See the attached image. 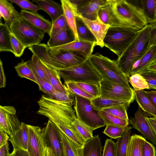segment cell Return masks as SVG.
I'll use <instances>...</instances> for the list:
<instances>
[{
	"instance_id": "54",
	"label": "cell",
	"mask_w": 156,
	"mask_h": 156,
	"mask_svg": "<svg viewBox=\"0 0 156 156\" xmlns=\"http://www.w3.org/2000/svg\"><path fill=\"white\" fill-rule=\"evenodd\" d=\"M8 142L0 147V156H8L10 154L9 151Z\"/></svg>"
},
{
	"instance_id": "31",
	"label": "cell",
	"mask_w": 156,
	"mask_h": 156,
	"mask_svg": "<svg viewBox=\"0 0 156 156\" xmlns=\"http://www.w3.org/2000/svg\"><path fill=\"white\" fill-rule=\"evenodd\" d=\"M139 2L148 24H155L156 0H139Z\"/></svg>"
},
{
	"instance_id": "34",
	"label": "cell",
	"mask_w": 156,
	"mask_h": 156,
	"mask_svg": "<svg viewBox=\"0 0 156 156\" xmlns=\"http://www.w3.org/2000/svg\"><path fill=\"white\" fill-rule=\"evenodd\" d=\"M76 25L79 41L96 43L94 37L79 16L76 17Z\"/></svg>"
},
{
	"instance_id": "28",
	"label": "cell",
	"mask_w": 156,
	"mask_h": 156,
	"mask_svg": "<svg viewBox=\"0 0 156 156\" xmlns=\"http://www.w3.org/2000/svg\"><path fill=\"white\" fill-rule=\"evenodd\" d=\"M91 102L94 107L99 111L119 105H126L129 106L131 104L126 101L106 98L101 96L93 99L91 100Z\"/></svg>"
},
{
	"instance_id": "10",
	"label": "cell",
	"mask_w": 156,
	"mask_h": 156,
	"mask_svg": "<svg viewBox=\"0 0 156 156\" xmlns=\"http://www.w3.org/2000/svg\"><path fill=\"white\" fill-rule=\"evenodd\" d=\"M29 131L27 152L30 156H46L47 145L42 129L38 126L27 124Z\"/></svg>"
},
{
	"instance_id": "18",
	"label": "cell",
	"mask_w": 156,
	"mask_h": 156,
	"mask_svg": "<svg viewBox=\"0 0 156 156\" xmlns=\"http://www.w3.org/2000/svg\"><path fill=\"white\" fill-rule=\"evenodd\" d=\"M9 140L13 149L22 150L27 151L29 140V131L27 124L21 122L20 129Z\"/></svg>"
},
{
	"instance_id": "39",
	"label": "cell",
	"mask_w": 156,
	"mask_h": 156,
	"mask_svg": "<svg viewBox=\"0 0 156 156\" xmlns=\"http://www.w3.org/2000/svg\"><path fill=\"white\" fill-rule=\"evenodd\" d=\"M74 123L77 129L86 142L93 137V130L89 126L77 118L74 121Z\"/></svg>"
},
{
	"instance_id": "14",
	"label": "cell",
	"mask_w": 156,
	"mask_h": 156,
	"mask_svg": "<svg viewBox=\"0 0 156 156\" xmlns=\"http://www.w3.org/2000/svg\"><path fill=\"white\" fill-rule=\"evenodd\" d=\"M79 16L94 37L96 45L99 46L101 48L104 47L105 46L104 39L110 26L104 23L98 16L96 20H91L81 16Z\"/></svg>"
},
{
	"instance_id": "5",
	"label": "cell",
	"mask_w": 156,
	"mask_h": 156,
	"mask_svg": "<svg viewBox=\"0 0 156 156\" xmlns=\"http://www.w3.org/2000/svg\"><path fill=\"white\" fill-rule=\"evenodd\" d=\"M139 31L123 26L110 27L104 39L105 46L120 57Z\"/></svg>"
},
{
	"instance_id": "8",
	"label": "cell",
	"mask_w": 156,
	"mask_h": 156,
	"mask_svg": "<svg viewBox=\"0 0 156 156\" xmlns=\"http://www.w3.org/2000/svg\"><path fill=\"white\" fill-rule=\"evenodd\" d=\"M74 96V108L77 118L93 130L106 126L98 110L92 104L91 100L78 95Z\"/></svg>"
},
{
	"instance_id": "38",
	"label": "cell",
	"mask_w": 156,
	"mask_h": 156,
	"mask_svg": "<svg viewBox=\"0 0 156 156\" xmlns=\"http://www.w3.org/2000/svg\"><path fill=\"white\" fill-rule=\"evenodd\" d=\"M129 78V82L133 88L134 90L150 89L147 82L140 74H133L131 75Z\"/></svg>"
},
{
	"instance_id": "47",
	"label": "cell",
	"mask_w": 156,
	"mask_h": 156,
	"mask_svg": "<svg viewBox=\"0 0 156 156\" xmlns=\"http://www.w3.org/2000/svg\"><path fill=\"white\" fill-rule=\"evenodd\" d=\"M50 97L58 101L69 104L72 106L73 105L75 99L73 94L71 93L67 94L56 91Z\"/></svg>"
},
{
	"instance_id": "25",
	"label": "cell",
	"mask_w": 156,
	"mask_h": 156,
	"mask_svg": "<svg viewBox=\"0 0 156 156\" xmlns=\"http://www.w3.org/2000/svg\"><path fill=\"white\" fill-rule=\"evenodd\" d=\"M102 146L98 135H95L85 143L83 156H102Z\"/></svg>"
},
{
	"instance_id": "11",
	"label": "cell",
	"mask_w": 156,
	"mask_h": 156,
	"mask_svg": "<svg viewBox=\"0 0 156 156\" xmlns=\"http://www.w3.org/2000/svg\"><path fill=\"white\" fill-rule=\"evenodd\" d=\"M60 129L48 120L42 129V134L47 147L51 148L56 156H65Z\"/></svg>"
},
{
	"instance_id": "37",
	"label": "cell",
	"mask_w": 156,
	"mask_h": 156,
	"mask_svg": "<svg viewBox=\"0 0 156 156\" xmlns=\"http://www.w3.org/2000/svg\"><path fill=\"white\" fill-rule=\"evenodd\" d=\"M99 113L106 126L112 125L125 127L128 126L129 121L121 119L103 111H99Z\"/></svg>"
},
{
	"instance_id": "64",
	"label": "cell",
	"mask_w": 156,
	"mask_h": 156,
	"mask_svg": "<svg viewBox=\"0 0 156 156\" xmlns=\"http://www.w3.org/2000/svg\"><path fill=\"white\" fill-rule=\"evenodd\" d=\"M155 24L156 25V23Z\"/></svg>"
},
{
	"instance_id": "36",
	"label": "cell",
	"mask_w": 156,
	"mask_h": 156,
	"mask_svg": "<svg viewBox=\"0 0 156 156\" xmlns=\"http://www.w3.org/2000/svg\"><path fill=\"white\" fill-rule=\"evenodd\" d=\"M28 63L35 75L40 79L49 82L42 62L35 55L33 54Z\"/></svg>"
},
{
	"instance_id": "29",
	"label": "cell",
	"mask_w": 156,
	"mask_h": 156,
	"mask_svg": "<svg viewBox=\"0 0 156 156\" xmlns=\"http://www.w3.org/2000/svg\"><path fill=\"white\" fill-rule=\"evenodd\" d=\"M65 156H83V148L78 147L60 129Z\"/></svg>"
},
{
	"instance_id": "52",
	"label": "cell",
	"mask_w": 156,
	"mask_h": 156,
	"mask_svg": "<svg viewBox=\"0 0 156 156\" xmlns=\"http://www.w3.org/2000/svg\"><path fill=\"white\" fill-rule=\"evenodd\" d=\"M9 136L5 131L0 127V147L8 142L10 138Z\"/></svg>"
},
{
	"instance_id": "53",
	"label": "cell",
	"mask_w": 156,
	"mask_h": 156,
	"mask_svg": "<svg viewBox=\"0 0 156 156\" xmlns=\"http://www.w3.org/2000/svg\"><path fill=\"white\" fill-rule=\"evenodd\" d=\"M0 88L5 87L6 84V78L3 69L2 62L0 60Z\"/></svg>"
},
{
	"instance_id": "12",
	"label": "cell",
	"mask_w": 156,
	"mask_h": 156,
	"mask_svg": "<svg viewBox=\"0 0 156 156\" xmlns=\"http://www.w3.org/2000/svg\"><path fill=\"white\" fill-rule=\"evenodd\" d=\"M20 122L16 115L15 107L0 106V127L12 137L20 128Z\"/></svg>"
},
{
	"instance_id": "51",
	"label": "cell",
	"mask_w": 156,
	"mask_h": 156,
	"mask_svg": "<svg viewBox=\"0 0 156 156\" xmlns=\"http://www.w3.org/2000/svg\"><path fill=\"white\" fill-rule=\"evenodd\" d=\"M143 156H156V151L154 146L144 138L142 145Z\"/></svg>"
},
{
	"instance_id": "56",
	"label": "cell",
	"mask_w": 156,
	"mask_h": 156,
	"mask_svg": "<svg viewBox=\"0 0 156 156\" xmlns=\"http://www.w3.org/2000/svg\"><path fill=\"white\" fill-rule=\"evenodd\" d=\"M12 156H30L27 151L22 150L13 149Z\"/></svg>"
},
{
	"instance_id": "23",
	"label": "cell",
	"mask_w": 156,
	"mask_h": 156,
	"mask_svg": "<svg viewBox=\"0 0 156 156\" xmlns=\"http://www.w3.org/2000/svg\"><path fill=\"white\" fill-rule=\"evenodd\" d=\"M156 59V43L153 44L143 57L134 65L130 76L139 73L146 69Z\"/></svg>"
},
{
	"instance_id": "22",
	"label": "cell",
	"mask_w": 156,
	"mask_h": 156,
	"mask_svg": "<svg viewBox=\"0 0 156 156\" xmlns=\"http://www.w3.org/2000/svg\"><path fill=\"white\" fill-rule=\"evenodd\" d=\"M0 19L2 17L5 23L9 27L16 19L20 16V13L15 9L11 2L6 0H0Z\"/></svg>"
},
{
	"instance_id": "6",
	"label": "cell",
	"mask_w": 156,
	"mask_h": 156,
	"mask_svg": "<svg viewBox=\"0 0 156 156\" xmlns=\"http://www.w3.org/2000/svg\"><path fill=\"white\" fill-rule=\"evenodd\" d=\"M57 71L64 82L99 84L102 79L89 58L78 65Z\"/></svg>"
},
{
	"instance_id": "55",
	"label": "cell",
	"mask_w": 156,
	"mask_h": 156,
	"mask_svg": "<svg viewBox=\"0 0 156 156\" xmlns=\"http://www.w3.org/2000/svg\"><path fill=\"white\" fill-rule=\"evenodd\" d=\"M146 93L156 108V90L146 91Z\"/></svg>"
},
{
	"instance_id": "30",
	"label": "cell",
	"mask_w": 156,
	"mask_h": 156,
	"mask_svg": "<svg viewBox=\"0 0 156 156\" xmlns=\"http://www.w3.org/2000/svg\"><path fill=\"white\" fill-rule=\"evenodd\" d=\"M0 23V51H8L13 53L12 47L9 27L1 21Z\"/></svg>"
},
{
	"instance_id": "48",
	"label": "cell",
	"mask_w": 156,
	"mask_h": 156,
	"mask_svg": "<svg viewBox=\"0 0 156 156\" xmlns=\"http://www.w3.org/2000/svg\"><path fill=\"white\" fill-rule=\"evenodd\" d=\"M35 76L39 90L45 94L46 95L50 97L56 92L54 88L49 82L44 80Z\"/></svg>"
},
{
	"instance_id": "16",
	"label": "cell",
	"mask_w": 156,
	"mask_h": 156,
	"mask_svg": "<svg viewBox=\"0 0 156 156\" xmlns=\"http://www.w3.org/2000/svg\"><path fill=\"white\" fill-rule=\"evenodd\" d=\"M95 42L84 41H74L68 44L50 48L55 51H74L82 52L89 58L92 53L95 46Z\"/></svg>"
},
{
	"instance_id": "63",
	"label": "cell",
	"mask_w": 156,
	"mask_h": 156,
	"mask_svg": "<svg viewBox=\"0 0 156 156\" xmlns=\"http://www.w3.org/2000/svg\"><path fill=\"white\" fill-rule=\"evenodd\" d=\"M8 156H12V154L11 153Z\"/></svg>"
},
{
	"instance_id": "42",
	"label": "cell",
	"mask_w": 156,
	"mask_h": 156,
	"mask_svg": "<svg viewBox=\"0 0 156 156\" xmlns=\"http://www.w3.org/2000/svg\"><path fill=\"white\" fill-rule=\"evenodd\" d=\"M106 126L103 133L109 137L114 139L121 137L127 127L112 125H107Z\"/></svg>"
},
{
	"instance_id": "27",
	"label": "cell",
	"mask_w": 156,
	"mask_h": 156,
	"mask_svg": "<svg viewBox=\"0 0 156 156\" xmlns=\"http://www.w3.org/2000/svg\"><path fill=\"white\" fill-rule=\"evenodd\" d=\"M98 16L104 23L110 27L122 26L114 15L108 3L99 9Z\"/></svg>"
},
{
	"instance_id": "59",
	"label": "cell",
	"mask_w": 156,
	"mask_h": 156,
	"mask_svg": "<svg viewBox=\"0 0 156 156\" xmlns=\"http://www.w3.org/2000/svg\"><path fill=\"white\" fill-rule=\"evenodd\" d=\"M145 69L156 71V63L151 64Z\"/></svg>"
},
{
	"instance_id": "60",
	"label": "cell",
	"mask_w": 156,
	"mask_h": 156,
	"mask_svg": "<svg viewBox=\"0 0 156 156\" xmlns=\"http://www.w3.org/2000/svg\"><path fill=\"white\" fill-rule=\"evenodd\" d=\"M150 89H152L156 90V87L153 86H149Z\"/></svg>"
},
{
	"instance_id": "1",
	"label": "cell",
	"mask_w": 156,
	"mask_h": 156,
	"mask_svg": "<svg viewBox=\"0 0 156 156\" xmlns=\"http://www.w3.org/2000/svg\"><path fill=\"white\" fill-rule=\"evenodd\" d=\"M156 25L148 24L139 31L130 44L116 60L119 68L128 78L133 66L154 44Z\"/></svg>"
},
{
	"instance_id": "50",
	"label": "cell",
	"mask_w": 156,
	"mask_h": 156,
	"mask_svg": "<svg viewBox=\"0 0 156 156\" xmlns=\"http://www.w3.org/2000/svg\"><path fill=\"white\" fill-rule=\"evenodd\" d=\"M139 74L145 79L149 86L156 87V71L145 69Z\"/></svg>"
},
{
	"instance_id": "61",
	"label": "cell",
	"mask_w": 156,
	"mask_h": 156,
	"mask_svg": "<svg viewBox=\"0 0 156 156\" xmlns=\"http://www.w3.org/2000/svg\"><path fill=\"white\" fill-rule=\"evenodd\" d=\"M155 63H156V59L151 64H155Z\"/></svg>"
},
{
	"instance_id": "43",
	"label": "cell",
	"mask_w": 156,
	"mask_h": 156,
	"mask_svg": "<svg viewBox=\"0 0 156 156\" xmlns=\"http://www.w3.org/2000/svg\"><path fill=\"white\" fill-rule=\"evenodd\" d=\"M74 83L86 92L92 96L94 98L100 96L101 95L99 84L87 83Z\"/></svg>"
},
{
	"instance_id": "35",
	"label": "cell",
	"mask_w": 156,
	"mask_h": 156,
	"mask_svg": "<svg viewBox=\"0 0 156 156\" xmlns=\"http://www.w3.org/2000/svg\"><path fill=\"white\" fill-rule=\"evenodd\" d=\"M18 76L30 80L37 84V82L35 74L29 66L28 61L23 60L14 67Z\"/></svg>"
},
{
	"instance_id": "20",
	"label": "cell",
	"mask_w": 156,
	"mask_h": 156,
	"mask_svg": "<svg viewBox=\"0 0 156 156\" xmlns=\"http://www.w3.org/2000/svg\"><path fill=\"white\" fill-rule=\"evenodd\" d=\"M134 90L135 98L139 107L147 116L156 117V108L144 90Z\"/></svg>"
},
{
	"instance_id": "62",
	"label": "cell",
	"mask_w": 156,
	"mask_h": 156,
	"mask_svg": "<svg viewBox=\"0 0 156 156\" xmlns=\"http://www.w3.org/2000/svg\"><path fill=\"white\" fill-rule=\"evenodd\" d=\"M155 41H156V33L155 35Z\"/></svg>"
},
{
	"instance_id": "9",
	"label": "cell",
	"mask_w": 156,
	"mask_h": 156,
	"mask_svg": "<svg viewBox=\"0 0 156 156\" xmlns=\"http://www.w3.org/2000/svg\"><path fill=\"white\" fill-rule=\"evenodd\" d=\"M100 96L117 100L125 101L130 103L135 98L134 90L120 84L102 79L99 83Z\"/></svg>"
},
{
	"instance_id": "58",
	"label": "cell",
	"mask_w": 156,
	"mask_h": 156,
	"mask_svg": "<svg viewBox=\"0 0 156 156\" xmlns=\"http://www.w3.org/2000/svg\"><path fill=\"white\" fill-rule=\"evenodd\" d=\"M46 156H56L52 149L50 147H47Z\"/></svg>"
},
{
	"instance_id": "19",
	"label": "cell",
	"mask_w": 156,
	"mask_h": 156,
	"mask_svg": "<svg viewBox=\"0 0 156 156\" xmlns=\"http://www.w3.org/2000/svg\"><path fill=\"white\" fill-rule=\"evenodd\" d=\"M42 10L49 16L52 23L64 14L61 4L51 0H33Z\"/></svg>"
},
{
	"instance_id": "13",
	"label": "cell",
	"mask_w": 156,
	"mask_h": 156,
	"mask_svg": "<svg viewBox=\"0 0 156 156\" xmlns=\"http://www.w3.org/2000/svg\"><path fill=\"white\" fill-rule=\"evenodd\" d=\"M133 117L129 119V123L144 136L156 145V136L148 121L145 113L139 107Z\"/></svg>"
},
{
	"instance_id": "57",
	"label": "cell",
	"mask_w": 156,
	"mask_h": 156,
	"mask_svg": "<svg viewBox=\"0 0 156 156\" xmlns=\"http://www.w3.org/2000/svg\"><path fill=\"white\" fill-rule=\"evenodd\" d=\"M147 119L150 124L156 136V117L147 116Z\"/></svg>"
},
{
	"instance_id": "2",
	"label": "cell",
	"mask_w": 156,
	"mask_h": 156,
	"mask_svg": "<svg viewBox=\"0 0 156 156\" xmlns=\"http://www.w3.org/2000/svg\"><path fill=\"white\" fill-rule=\"evenodd\" d=\"M28 49L43 63L56 70L78 65L89 58L80 52L52 50L44 43H39L28 48Z\"/></svg>"
},
{
	"instance_id": "3",
	"label": "cell",
	"mask_w": 156,
	"mask_h": 156,
	"mask_svg": "<svg viewBox=\"0 0 156 156\" xmlns=\"http://www.w3.org/2000/svg\"><path fill=\"white\" fill-rule=\"evenodd\" d=\"M108 1L114 15L122 26L139 31L148 24L139 0Z\"/></svg>"
},
{
	"instance_id": "15",
	"label": "cell",
	"mask_w": 156,
	"mask_h": 156,
	"mask_svg": "<svg viewBox=\"0 0 156 156\" xmlns=\"http://www.w3.org/2000/svg\"><path fill=\"white\" fill-rule=\"evenodd\" d=\"M108 3V0H86L78 9V16L90 20H95L98 17L99 9Z\"/></svg>"
},
{
	"instance_id": "46",
	"label": "cell",
	"mask_w": 156,
	"mask_h": 156,
	"mask_svg": "<svg viewBox=\"0 0 156 156\" xmlns=\"http://www.w3.org/2000/svg\"><path fill=\"white\" fill-rule=\"evenodd\" d=\"M12 3H14L17 5L23 10L37 12L41 10L37 5L34 4L30 1L27 0H9Z\"/></svg>"
},
{
	"instance_id": "44",
	"label": "cell",
	"mask_w": 156,
	"mask_h": 156,
	"mask_svg": "<svg viewBox=\"0 0 156 156\" xmlns=\"http://www.w3.org/2000/svg\"><path fill=\"white\" fill-rule=\"evenodd\" d=\"M64 85L69 91L73 94H76L84 97L90 100L94 98L92 96L83 90L76 85L73 82H64Z\"/></svg>"
},
{
	"instance_id": "4",
	"label": "cell",
	"mask_w": 156,
	"mask_h": 156,
	"mask_svg": "<svg viewBox=\"0 0 156 156\" xmlns=\"http://www.w3.org/2000/svg\"><path fill=\"white\" fill-rule=\"evenodd\" d=\"M89 60L102 79L131 88L128 78L119 68L116 61L99 53L92 54Z\"/></svg>"
},
{
	"instance_id": "17",
	"label": "cell",
	"mask_w": 156,
	"mask_h": 156,
	"mask_svg": "<svg viewBox=\"0 0 156 156\" xmlns=\"http://www.w3.org/2000/svg\"><path fill=\"white\" fill-rule=\"evenodd\" d=\"M20 13V16L49 35L52 27L51 21L37 12L22 9Z\"/></svg>"
},
{
	"instance_id": "24",
	"label": "cell",
	"mask_w": 156,
	"mask_h": 156,
	"mask_svg": "<svg viewBox=\"0 0 156 156\" xmlns=\"http://www.w3.org/2000/svg\"><path fill=\"white\" fill-rule=\"evenodd\" d=\"M60 2L68 26L74 33L75 41H78L76 25V17L78 16V13L74 9L69 0H61Z\"/></svg>"
},
{
	"instance_id": "40",
	"label": "cell",
	"mask_w": 156,
	"mask_h": 156,
	"mask_svg": "<svg viewBox=\"0 0 156 156\" xmlns=\"http://www.w3.org/2000/svg\"><path fill=\"white\" fill-rule=\"evenodd\" d=\"M128 107L126 105H119L105 108L102 111L129 121L127 113V108Z\"/></svg>"
},
{
	"instance_id": "7",
	"label": "cell",
	"mask_w": 156,
	"mask_h": 156,
	"mask_svg": "<svg viewBox=\"0 0 156 156\" xmlns=\"http://www.w3.org/2000/svg\"><path fill=\"white\" fill-rule=\"evenodd\" d=\"M9 28L11 33L26 48L40 43L45 32L20 16L14 20Z\"/></svg>"
},
{
	"instance_id": "45",
	"label": "cell",
	"mask_w": 156,
	"mask_h": 156,
	"mask_svg": "<svg viewBox=\"0 0 156 156\" xmlns=\"http://www.w3.org/2000/svg\"><path fill=\"white\" fill-rule=\"evenodd\" d=\"M12 48L13 51V54L17 57H20L23 54L27 48L11 33L10 34Z\"/></svg>"
},
{
	"instance_id": "21",
	"label": "cell",
	"mask_w": 156,
	"mask_h": 156,
	"mask_svg": "<svg viewBox=\"0 0 156 156\" xmlns=\"http://www.w3.org/2000/svg\"><path fill=\"white\" fill-rule=\"evenodd\" d=\"M75 41L74 33L69 27L50 37L47 45L50 48L64 45Z\"/></svg>"
},
{
	"instance_id": "26",
	"label": "cell",
	"mask_w": 156,
	"mask_h": 156,
	"mask_svg": "<svg viewBox=\"0 0 156 156\" xmlns=\"http://www.w3.org/2000/svg\"><path fill=\"white\" fill-rule=\"evenodd\" d=\"M43 64L48 81L55 90L67 94L70 93L65 85L62 83L61 77L57 70L48 66L44 63Z\"/></svg>"
},
{
	"instance_id": "49",
	"label": "cell",
	"mask_w": 156,
	"mask_h": 156,
	"mask_svg": "<svg viewBox=\"0 0 156 156\" xmlns=\"http://www.w3.org/2000/svg\"><path fill=\"white\" fill-rule=\"evenodd\" d=\"M116 144L112 139H107L105 142L102 156H116Z\"/></svg>"
},
{
	"instance_id": "32",
	"label": "cell",
	"mask_w": 156,
	"mask_h": 156,
	"mask_svg": "<svg viewBox=\"0 0 156 156\" xmlns=\"http://www.w3.org/2000/svg\"><path fill=\"white\" fill-rule=\"evenodd\" d=\"M144 138L136 134L131 136L129 141L127 156H143L142 145Z\"/></svg>"
},
{
	"instance_id": "41",
	"label": "cell",
	"mask_w": 156,
	"mask_h": 156,
	"mask_svg": "<svg viewBox=\"0 0 156 156\" xmlns=\"http://www.w3.org/2000/svg\"><path fill=\"white\" fill-rule=\"evenodd\" d=\"M52 23V27L49 35L50 37L69 27L64 14Z\"/></svg>"
},
{
	"instance_id": "33",
	"label": "cell",
	"mask_w": 156,
	"mask_h": 156,
	"mask_svg": "<svg viewBox=\"0 0 156 156\" xmlns=\"http://www.w3.org/2000/svg\"><path fill=\"white\" fill-rule=\"evenodd\" d=\"M132 127L128 126L121 137L118 138L116 142V156H127L128 144L131 137Z\"/></svg>"
}]
</instances>
